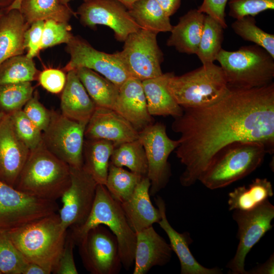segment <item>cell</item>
Segmentation results:
<instances>
[{"mask_svg":"<svg viewBox=\"0 0 274 274\" xmlns=\"http://www.w3.org/2000/svg\"><path fill=\"white\" fill-rule=\"evenodd\" d=\"M172 130L180 134L175 153L185 166L180 184L198 181L216 155L237 142H255L274 151V83L251 89H230L209 106L183 108Z\"/></svg>","mask_w":274,"mask_h":274,"instance_id":"cell-1","label":"cell"},{"mask_svg":"<svg viewBox=\"0 0 274 274\" xmlns=\"http://www.w3.org/2000/svg\"><path fill=\"white\" fill-rule=\"evenodd\" d=\"M7 232L27 262L37 264L51 273L63 249L67 230L54 213Z\"/></svg>","mask_w":274,"mask_h":274,"instance_id":"cell-2","label":"cell"},{"mask_svg":"<svg viewBox=\"0 0 274 274\" xmlns=\"http://www.w3.org/2000/svg\"><path fill=\"white\" fill-rule=\"evenodd\" d=\"M70 181V166L42 143L30 151L14 188L31 196L56 201L68 188Z\"/></svg>","mask_w":274,"mask_h":274,"instance_id":"cell-3","label":"cell"},{"mask_svg":"<svg viewBox=\"0 0 274 274\" xmlns=\"http://www.w3.org/2000/svg\"><path fill=\"white\" fill-rule=\"evenodd\" d=\"M103 225L117 238L124 268L128 270L134 263L136 233L130 226L119 202L110 194L106 186L97 184L91 212L82 224L70 228L69 233L77 245L91 228Z\"/></svg>","mask_w":274,"mask_h":274,"instance_id":"cell-4","label":"cell"},{"mask_svg":"<svg viewBox=\"0 0 274 274\" xmlns=\"http://www.w3.org/2000/svg\"><path fill=\"white\" fill-rule=\"evenodd\" d=\"M267 151L255 142H237L221 150L200 176L207 188L225 187L246 177L263 163Z\"/></svg>","mask_w":274,"mask_h":274,"instance_id":"cell-5","label":"cell"},{"mask_svg":"<svg viewBox=\"0 0 274 274\" xmlns=\"http://www.w3.org/2000/svg\"><path fill=\"white\" fill-rule=\"evenodd\" d=\"M216 60L230 89H251L273 82L274 58L255 44L242 46L235 51L222 49Z\"/></svg>","mask_w":274,"mask_h":274,"instance_id":"cell-6","label":"cell"},{"mask_svg":"<svg viewBox=\"0 0 274 274\" xmlns=\"http://www.w3.org/2000/svg\"><path fill=\"white\" fill-rule=\"evenodd\" d=\"M168 89L182 108L209 106L229 90L222 68L214 63L202 64L181 76L174 75L168 81Z\"/></svg>","mask_w":274,"mask_h":274,"instance_id":"cell-7","label":"cell"},{"mask_svg":"<svg viewBox=\"0 0 274 274\" xmlns=\"http://www.w3.org/2000/svg\"><path fill=\"white\" fill-rule=\"evenodd\" d=\"M58 210L56 201L29 195L0 180V230L20 227Z\"/></svg>","mask_w":274,"mask_h":274,"instance_id":"cell-8","label":"cell"},{"mask_svg":"<svg viewBox=\"0 0 274 274\" xmlns=\"http://www.w3.org/2000/svg\"><path fill=\"white\" fill-rule=\"evenodd\" d=\"M157 35L140 28L130 33L124 41L123 50L116 52L130 77L142 81L163 74V53L158 45Z\"/></svg>","mask_w":274,"mask_h":274,"instance_id":"cell-9","label":"cell"},{"mask_svg":"<svg viewBox=\"0 0 274 274\" xmlns=\"http://www.w3.org/2000/svg\"><path fill=\"white\" fill-rule=\"evenodd\" d=\"M87 124L51 111L49 124L42 132V143L48 150L70 167H82Z\"/></svg>","mask_w":274,"mask_h":274,"instance_id":"cell-10","label":"cell"},{"mask_svg":"<svg viewBox=\"0 0 274 274\" xmlns=\"http://www.w3.org/2000/svg\"><path fill=\"white\" fill-rule=\"evenodd\" d=\"M139 139L146 155L150 195L154 196L169 182L172 173L168 158L179 142L168 137L165 125L161 122L153 123L140 131Z\"/></svg>","mask_w":274,"mask_h":274,"instance_id":"cell-11","label":"cell"},{"mask_svg":"<svg viewBox=\"0 0 274 274\" xmlns=\"http://www.w3.org/2000/svg\"><path fill=\"white\" fill-rule=\"evenodd\" d=\"M233 219L238 225L239 240L236 253L226 267L230 273L247 274L246 257L251 249L273 227L274 206L268 200L249 211L234 210Z\"/></svg>","mask_w":274,"mask_h":274,"instance_id":"cell-12","label":"cell"},{"mask_svg":"<svg viewBox=\"0 0 274 274\" xmlns=\"http://www.w3.org/2000/svg\"><path fill=\"white\" fill-rule=\"evenodd\" d=\"M83 264L92 274H118L122 266L118 243L106 226L90 229L77 244Z\"/></svg>","mask_w":274,"mask_h":274,"instance_id":"cell-13","label":"cell"},{"mask_svg":"<svg viewBox=\"0 0 274 274\" xmlns=\"http://www.w3.org/2000/svg\"><path fill=\"white\" fill-rule=\"evenodd\" d=\"M71 181L61 197L58 210L61 226L65 230L84 223L92 209L97 183L82 167H70Z\"/></svg>","mask_w":274,"mask_h":274,"instance_id":"cell-14","label":"cell"},{"mask_svg":"<svg viewBox=\"0 0 274 274\" xmlns=\"http://www.w3.org/2000/svg\"><path fill=\"white\" fill-rule=\"evenodd\" d=\"M70 59L66 72L86 67L99 73L119 88L130 77L116 52L109 54L94 49L79 36H73L66 44Z\"/></svg>","mask_w":274,"mask_h":274,"instance_id":"cell-15","label":"cell"},{"mask_svg":"<svg viewBox=\"0 0 274 274\" xmlns=\"http://www.w3.org/2000/svg\"><path fill=\"white\" fill-rule=\"evenodd\" d=\"M84 26L105 25L114 32L116 39L124 42L128 36L140 28L127 9L117 0H90L84 2L76 13Z\"/></svg>","mask_w":274,"mask_h":274,"instance_id":"cell-16","label":"cell"},{"mask_svg":"<svg viewBox=\"0 0 274 274\" xmlns=\"http://www.w3.org/2000/svg\"><path fill=\"white\" fill-rule=\"evenodd\" d=\"M84 136L110 141L116 147L138 139L139 132L113 109L96 107L86 126Z\"/></svg>","mask_w":274,"mask_h":274,"instance_id":"cell-17","label":"cell"},{"mask_svg":"<svg viewBox=\"0 0 274 274\" xmlns=\"http://www.w3.org/2000/svg\"><path fill=\"white\" fill-rule=\"evenodd\" d=\"M29 152L5 114L0 121V180L14 187Z\"/></svg>","mask_w":274,"mask_h":274,"instance_id":"cell-18","label":"cell"},{"mask_svg":"<svg viewBox=\"0 0 274 274\" xmlns=\"http://www.w3.org/2000/svg\"><path fill=\"white\" fill-rule=\"evenodd\" d=\"M114 110L126 119L138 131L154 123L149 113L142 81L130 77L119 87Z\"/></svg>","mask_w":274,"mask_h":274,"instance_id":"cell-19","label":"cell"},{"mask_svg":"<svg viewBox=\"0 0 274 274\" xmlns=\"http://www.w3.org/2000/svg\"><path fill=\"white\" fill-rule=\"evenodd\" d=\"M136 233L133 274H146L153 266H163L170 260L172 250L152 226Z\"/></svg>","mask_w":274,"mask_h":274,"instance_id":"cell-20","label":"cell"},{"mask_svg":"<svg viewBox=\"0 0 274 274\" xmlns=\"http://www.w3.org/2000/svg\"><path fill=\"white\" fill-rule=\"evenodd\" d=\"M154 200L161 215V219L158 223L166 233L172 250L178 257L181 265V273H222V269L219 267L207 268L197 261L189 248L192 242L189 233L187 232L179 233L171 226L166 215L165 203L161 197L157 196Z\"/></svg>","mask_w":274,"mask_h":274,"instance_id":"cell-21","label":"cell"},{"mask_svg":"<svg viewBox=\"0 0 274 274\" xmlns=\"http://www.w3.org/2000/svg\"><path fill=\"white\" fill-rule=\"evenodd\" d=\"M150 182L147 177H143L136 186L131 196L120 203L127 220L135 232L158 223L161 215L150 200Z\"/></svg>","mask_w":274,"mask_h":274,"instance_id":"cell-22","label":"cell"},{"mask_svg":"<svg viewBox=\"0 0 274 274\" xmlns=\"http://www.w3.org/2000/svg\"><path fill=\"white\" fill-rule=\"evenodd\" d=\"M96 107L75 70L68 71L61 96V113L75 121L88 123Z\"/></svg>","mask_w":274,"mask_h":274,"instance_id":"cell-23","label":"cell"},{"mask_svg":"<svg viewBox=\"0 0 274 274\" xmlns=\"http://www.w3.org/2000/svg\"><path fill=\"white\" fill-rule=\"evenodd\" d=\"M205 15L197 9H193L180 17L178 23L173 26L166 42L167 46L175 47L180 53L196 54Z\"/></svg>","mask_w":274,"mask_h":274,"instance_id":"cell-24","label":"cell"},{"mask_svg":"<svg viewBox=\"0 0 274 274\" xmlns=\"http://www.w3.org/2000/svg\"><path fill=\"white\" fill-rule=\"evenodd\" d=\"M174 72L162 74L158 77L142 81L148 110L152 116L181 115L183 109L175 101L168 89L169 79Z\"/></svg>","mask_w":274,"mask_h":274,"instance_id":"cell-25","label":"cell"},{"mask_svg":"<svg viewBox=\"0 0 274 274\" xmlns=\"http://www.w3.org/2000/svg\"><path fill=\"white\" fill-rule=\"evenodd\" d=\"M29 25L19 10H6L0 19V64L23 54L24 36Z\"/></svg>","mask_w":274,"mask_h":274,"instance_id":"cell-26","label":"cell"},{"mask_svg":"<svg viewBox=\"0 0 274 274\" xmlns=\"http://www.w3.org/2000/svg\"><path fill=\"white\" fill-rule=\"evenodd\" d=\"M115 145L104 140H84L82 167L97 184L105 185Z\"/></svg>","mask_w":274,"mask_h":274,"instance_id":"cell-27","label":"cell"},{"mask_svg":"<svg viewBox=\"0 0 274 274\" xmlns=\"http://www.w3.org/2000/svg\"><path fill=\"white\" fill-rule=\"evenodd\" d=\"M271 182L266 178H256L248 186L235 188L228 194V210H253L272 196Z\"/></svg>","mask_w":274,"mask_h":274,"instance_id":"cell-28","label":"cell"},{"mask_svg":"<svg viewBox=\"0 0 274 274\" xmlns=\"http://www.w3.org/2000/svg\"><path fill=\"white\" fill-rule=\"evenodd\" d=\"M75 71L96 106L113 109L118 96L119 88L91 69L83 67Z\"/></svg>","mask_w":274,"mask_h":274,"instance_id":"cell-29","label":"cell"},{"mask_svg":"<svg viewBox=\"0 0 274 274\" xmlns=\"http://www.w3.org/2000/svg\"><path fill=\"white\" fill-rule=\"evenodd\" d=\"M127 10L141 28L157 34L172 29L170 17L156 0H137Z\"/></svg>","mask_w":274,"mask_h":274,"instance_id":"cell-30","label":"cell"},{"mask_svg":"<svg viewBox=\"0 0 274 274\" xmlns=\"http://www.w3.org/2000/svg\"><path fill=\"white\" fill-rule=\"evenodd\" d=\"M19 10L29 24L47 20L68 23L76 14L68 5L61 4L59 0H22Z\"/></svg>","mask_w":274,"mask_h":274,"instance_id":"cell-31","label":"cell"},{"mask_svg":"<svg viewBox=\"0 0 274 274\" xmlns=\"http://www.w3.org/2000/svg\"><path fill=\"white\" fill-rule=\"evenodd\" d=\"M110 163L116 166L126 167L131 172L143 177L147 176L146 155L139 139L115 147L111 155Z\"/></svg>","mask_w":274,"mask_h":274,"instance_id":"cell-32","label":"cell"},{"mask_svg":"<svg viewBox=\"0 0 274 274\" xmlns=\"http://www.w3.org/2000/svg\"><path fill=\"white\" fill-rule=\"evenodd\" d=\"M224 28L211 16L206 15L196 55L202 64L214 63L222 48Z\"/></svg>","mask_w":274,"mask_h":274,"instance_id":"cell-33","label":"cell"},{"mask_svg":"<svg viewBox=\"0 0 274 274\" xmlns=\"http://www.w3.org/2000/svg\"><path fill=\"white\" fill-rule=\"evenodd\" d=\"M39 72L32 58L26 55L12 57L0 64V85L36 80Z\"/></svg>","mask_w":274,"mask_h":274,"instance_id":"cell-34","label":"cell"},{"mask_svg":"<svg viewBox=\"0 0 274 274\" xmlns=\"http://www.w3.org/2000/svg\"><path fill=\"white\" fill-rule=\"evenodd\" d=\"M143 178L122 167L110 163L105 186L111 196L121 203L131 196Z\"/></svg>","mask_w":274,"mask_h":274,"instance_id":"cell-35","label":"cell"},{"mask_svg":"<svg viewBox=\"0 0 274 274\" xmlns=\"http://www.w3.org/2000/svg\"><path fill=\"white\" fill-rule=\"evenodd\" d=\"M231 26L243 40L262 47L274 58V35L259 27L254 17L247 16L235 19Z\"/></svg>","mask_w":274,"mask_h":274,"instance_id":"cell-36","label":"cell"},{"mask_svg":"<svg viewBox=\"0 0 274 274\" xmlns=\"http://www.w3.org/2000/svg\"><path fill=\"white\" fill-rule=\"evenodd\" d=\"M33 90L31 82L0 85V108L5 114L22 110L32 96Z\"/></svg>","mask_w":274,"mask_h":274,"instance_id":"cell-37","label":"cell"},{"mask_svg":"<svg viewBox=\"0 0 274 274\" xmlns=\"http://www.w3.org/2000/svg\"><path fill=\"white\" fill-rule=\"evenodd\" d=\"M7 231L0 230V271L4 274H22L27 264Z\"/></svg>","mask_w":274,"mask_h":274,"instance_id":"cell-38","label":"cell"},{"mask_svg":"<svg viewBox=\"0 0 274 274\" xmlns=\"http://www.w3.org/2000/svg\"><path fill=\"white\" fill-rule=\"evenodd\" d=\"M8 114L16 134L30 151L42 143V131L30 121L22 110Z\"/></svg>","mask_w":274,"mask_h":274,"instance_id":"cell-39","label":"cell"},{"mask_svg":"<svg viewBox=\"0 0 274 274\" xmlns=\"http://www.w3.org/2000/svg\"><path fill=\"white\" fill-rule=\"evenodd\" d=\"M71 26L67 22L53 20L45 21L41 50L55 45L67 44L73 37Z\"/></svg>","mask_w":274,"mask_h":274,"instance_id":"cell-40","label":"cell"},{"mask_svg":"<svg viewBox=\"0 0 274 274\" xmlns=\"http://www.w3.org/2000/svg\"><path fill=\"white\" fill-rule=\"evenodd\" d=\"M229 16L235 19L274 9V0H228Z\"/></svg>","mask_w":274,"mask_h":274,"instance_id":"cell-41","label":"cell"},{"mask_svg":"<svg viewBox=\"0 0 274 274\" xmlns=\"http://www.w3.org/2000/svg\"><path fill=\"white\" fill-rule=\"evenodd\" d=\"M22 110L41 131L43 132L47 128L50 121L51 111L39 101L37 93H33Z\"/></svg>","mask_w":274,"mask_h":274,"instance_id":"cell-42","label":"cell"},{"mask_svg":"<svg viewBox=\"0 0 274 274\" xmlns=\"http://www.w3.org/2000/svg\"><path fill=\"white\" fill-rule=\"evenodd\" d=\"M75 243L69 232H67L63 249L52 273L55 274H77L73 250Z\"/></svg>","mask_w":274,"mask_h":274,"instance_id":"cell-43","label":"cell"},{"mask_svg":"<svg viewBox=\"0 0 274 274\" xmlns=\"http://www.w3.org/2000/svg\"><path fill=\"white\" fill-rule=\"evenodd\" d=\"M40 85L49 92L57 94L62 92L65 84L66 76L61 70L46 68L38 77Z\"/></svg>","mask_w":274,"mask_h":274,"instance_id":"cell-44","label":"cell"},{"mask_svg":"<svg viewBox=\"0 0 274 274\" xmlns=\"http://www.w3.org/2000/svg\"><path fill=\"white\" fill-rule=\"evenodd\" d=\"M44 23L42 20L35 22L25 32L24 45L27 50L26 55L29 58L33 59L41 50Z\"/></svg>","mask_w":274,"mask_h":274,"instance_id":"cell-45","label":"cell"},{"mask_svg":"<svg viewBox=\"0 0 274 274\" xmlns=\"http://www.w3.org/2000/svg\"><path fill=\"white\" fill-rule=\"evenodd\" d=\"M228 1V0H203L197 10L200 12L212 17L225 29L227 27L225 19V11Z\"/></svg>","mask_w":274,"mask_h":274,"instance_id":"cell-46","label":"cell"},{"mask_svg":"<svg viewBox=\"0 0 274 274\" xmlns=\"http://www.w3.org/2000/svg\"><path fill=\"white\" fill-rule=\"evenodd\" d=\"M273 271L274 256L273 253L265 263L247 271V274H273Z\"/></svg>","mask_w":274,"mask_h":274,"instance_id":"cell-47","label":"cell"},{"mask_svg":"<svg viewBox=\"0 0 274 274\" xmlns=\"http://www.w3.org/2000/svg\"><path fill=\"white\" fill-rule=\"evenodd\" d=\"M163 11L169 17L174 15L179 9L181 0H156Z\"/></svg>","mask_w":274,"mask_h":274,"instance_id":"cell-48","label":"cell"},{"mask_svg":"<svg viewBox=\"0 0 274 274\" xmlns=\"http://www.w3.org/2000/svg\"><path fill=\"white\" fill-rule=\"evenodd\" d=\"M22 274H50L48 271L45 270L39 265L28 262L24 267Z\"/></svg>","mask_w":274,"mask_h":274,"instance_id":"cell-49","label":"cell"},{"mask_svg":"<svg viewBox=\"0 0 274 274\" xmlns=\"http://www.w3.org/2000/svg\"><path fill=\"white\" fill-rule=\"evenodd\" d=\"M22 0H14L12 4L6 9V10H10L11 9L19 10L20 4Z\"/></svg>","mask_w":274,"mask_h":274,"instance_id":"cell-50","label":"cell"},{"mask_svg":"<svg viewBox=\"0 0 274 274\" xmlns=\"http://www.w3.org/2000/svg\"><path fill=\"white\" fill-rule=\"evenodd\" d=\"M14 1V0H0V9H6Z\"/></svg>","mask_w":274,"mask_h":274,"instance_id":"cell-51","label":"cell"},{"mask_svg":"<svg viewBox=\"0 0 274 274\" xmlns=\"http://www.w3.org/2000/svg\"><path fill=\"white\" fill-rule=\"evenodd\" d=\"M122 4L127 9L129 8L130 6L137 0H117Z\"/></svg>","mask_w":274,"mask_h":274,"instance_id":"cell-52","label":"cell"},{"mask_svg":"<svg viewBox=\"0 0 274 274\" xmlns=\"http://www.w3.org/2000/svg\"><path fill=\"white\" fill-rule=\"evenodd\" d=\"M72 0H59V2L64 5H68V3ZM84 2L90 1V0H83Z\"/></svg>","mask_w":274,"mask_h":274,"instance_id":"cell-53","label":"cell"},{"mask_svg":"<svg viewBox=\"0 0 274 274\" xmlns=\"http://www.w3.org/2000/svg\"><path fill=\"white\" fill-rule=\"evenodd\" d=\"M6 12L5 9H0V19Z\"/></svg>","mask_w":274,"mask_h":274,"instance_id":"cell-54","label":"cell"},{"mask_svg":"<svg viewBox=\"0 0 274 274\" xmlns=\"http://www.w3.org/2000/svg\"><path fill=\"white\" fill-rule=\"evenodd\" d=\"M5 114L4 113L0 111V121L2 119V118L3 117Z\"/></svg>","mask_w":274,"mask_h":274,"instance_id":"cell-55","label":"cell"},{"mask_svg":"<svg viewBox=\"0 0 274 274\" xmlns=\"http://www.w3.org/2000/svg\"><path fill=\"white\" fill-rule=\"evenodd\" d=\"M1 273H1V271H0V274H1Z\"/></svg>","mask_w":274,"mask_h":274,"instance_id":"cell-56","label":"cell"}]
</instances>
